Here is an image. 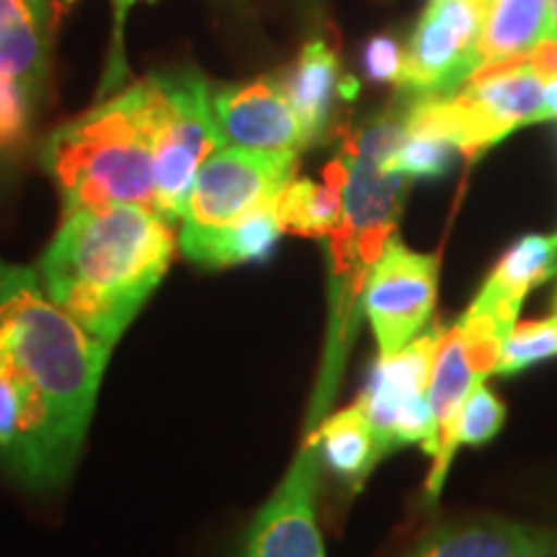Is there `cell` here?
I'll return each mask as SVG.
<instances>
[{
	"label": "cell",
	"mask_w": 557,
	"mask_h": 557,
	"mask_svg": "<svg viewBox=\"0 0 557 557\" xmlns=\"http://www.w3.org/2000/svg\"><path fill=\"white\" fill-rule=\"evenodd\" d=\"M54 0H0V75L39 99L50 70Z\"/></svg>",
	"instance_id": "obj_13"
},
{
	"label": "cell",
	"mask_w": 557,
	"mask_h": 557,
	"mask_svg": "<svg viewBox=\"0 0 557 557\" xmlns=\"http://www.w3.org/2000/svg\"><path fill=\"white\" fill-rule=\"evenodd\" d=\"M109 357L37 271L0 261V457L29 487L67 480Z\"/></svg>",
	"instance_id": "obj_1"
},
{
	"label": "cell",
	"mask_w": 557,
	"mask_h": 557,
	"mask_svg": "<svg viewBox=\"0 0 557 557\" xmlns=\"http://www.w3.org/2000/svg\"><path fill=\"white\" fill-rule=\"evenodd\" d=\"M318 468V436L310 431L287 478L248 527L238 557H325L315 513Z\"/></svg>",
	"instance_id": "obj_9"
},
{
	"label": "cell",
	"mask_w": 557,
	"mask_h": 557,
	"mask_svg": "<svg viewBox=\"0 0 557 557\" xmlns=\"http://www.w3.org/2000/svg\"><path fill=\"white\" fill-rule=\"evenodd\" d=\"M527 70L545 83L557 81V37L555 34H545L532 50L527 52Z\"/></svg>",
	"instance_id": "obj_25"
},
{
	"label": "cell",
	"mask_w": 557,
	"mask_h": 557,
	"mask_svg": "<svg viewBox=\"0 0 557 557\" xmlns=\"http://www.w3.org/2000/svg\"><path fill=\"white\" fill-rule=\"evenodd\" d=\"M447 329L434 325L416 336L393 357H380L367 382L361 406L372 421L380 455L421 444L429 455L436 451V421L429 403V382Z\"/></svg>",
	"instance_id": "obj_5"
},
{
	"label": "cell",
	"mask_w": 557,
	"mask_h": 557,
	"mask_svg": "<svg viewBox=\"0 0 557 557\" xmlns=\"http://www.w3.org/2000/svg\"><path fill=\"white\" fill-rule=\"evenodd\" d=\"M152 137L156 209L169 222L184 220L194 178L222 145L212 90L197 70H171L143 81Z\"/></svg>",
	"instance_id": "obj_4"
},
{
	"label": "cell",
	"mask_w": 557,
	"mask_h": 557,
	"mask_svg": "<svg viewBox=\"0 0 557 557\" xmlns=\"http://www.w3.org/2000/svg\"><path fill=\"white\" fill-rule=\"evenodd\" d=\"M292 109L302 124L305 145H315L323 139L331 124L333 96L338 86V58L329 41L312 39L302 47L295 65L282 75Z\"/></svg>",
	"instance_id": "obj_16"
},
{
	"label": "cell",
	"mask_w": 557,
	"mask_h": 557,
	"mask_svg": "<svg viewBox=\"0 0 557 557\" xmlns=\"http://www.w3.org/2000/svg\"><path fill=\"white\" fill-rule=\"evenodd\" d=\"M506 406L500 403L485 382H478L465 400L457 421V447H480L504 429Z\"/></svg>",
	"instance_id": "obj_22"
},
{
	"label": "cell",
	"mask_w": 557,
	"mask_h": 557,
	"mask_svg": "<svg viewBox=\"0 0 557 557\" xmlns=\"http://www.w3.org/2000/svg\"><path fill=\"white\" fill-rule=\"evenodd\" d=\"M320 462H325L344 483L359 487L380 462L377 436L361 403L341 410L315 431Z\"/></svg>",
	"instance_id": "obj_19"
},
{
	"label": "cell",
	"mask_w": 557,
	"mask_h": 557,
	"mask_svg": "<svg viewBox=\"0 0 557 557\" xmlns=\"http://www.w3.org/2000/svg\"><path fill=\"white\" fill-rule=\"evenodd\" d=\"M173 253V222L156 209L94 207L65 214L37 274L52 302L111 351L165 276Z\"/></svg>",
	"instance_id": "obj_2"
},
{
	"label": "cell",
	"mask_w": 557,
	"mask_h": 557,
	"mask_svg": "<svg viewBox=\"0 0 557 557\" xmlns=\"http://www.w3.org/2000/svg\"><path fill=\"white\" fill-rule=\"evenodd\" d=\"M135 3H137V0H114V21H116V41H114V47H120V52H122L124 18H127V11H129Z\"/></svg>",
	"instance_id": "obj_26"
},
{
	"label": "cell",
	"mask_w": 557,
	"mask_h": 557,
	"mask_svg": "<svg viewBox=\"0 0 557 557\" xmlns=\"http://www.w3.org/2000/svg\"><path fill=\"white\" fill-rule=\"evenodd\" d=\"M438 259L406 248L398 235L369 271L364 312L377 338L380 357H393L426 329L436 305Z\"/></svg>",
	"instance_id": "obj_7"
},
{
	"label": "cell",
	"mask_w": 557,
	"mask_h": 557,
	"mask_svg": "<svg viewBox=\"0 0 557 557\" xmlns=\"http://www.w3.org/2000/svg\"><path fill=\"white\" fill-rule=\"evenodd\" d=\"M545 116L547 120L557 116V81L545 86Z\"/></svg>",
	"instance_id": "obj_27"
},
{
	"label": "cell",
	"mask_w": 557,
	"mask_h": 557,
	"mask_svg": "<svg viewBox=\"0 0 557 557\" xmlns=\"http://www.w3.org/2000/svg\"><path fill=\"white\" fill-rule=\"evenodd\" d=\"M34 96L21 83L0 75V152L21 148L29 137Z\"/></svg>",
	"instance_id": "obj_23"
},
{
	"label": "cell",
	"mask_w": 557,
	"mask_h": 557,
	"mask_svg": "<svg viewBox=\"0 0 557 557\" xmlns=\"http://www.w3.org/2000/svg\"><path fill=\"white\" fill-rule=\"evenodd\" d=\"M39 160L58 186L65 214L109 205L156 209L143 81L54 129L41 143Z\"/></svg>",
	"instance_id": "obj_3"
},
{
	"label": "cell",
	"mask_w": 557,
	"mask_h": 557,
	"mask_svg": "<svg viewBox=\"0 0 557 557\" xmlns=\"http://www.w3.org/2000/svg\"><path fill=\"white\" fill-rule=\"evenodd\" d=\"M274 205L256 209V212L246 214L233 225L212 230V233L181 235V253L205 269H222L267 259L284 233Z\"/></svg>",
	"instance_id": "obj_15"
},
{
	"label": "cell",
	"mask_w": 557,
	"mask_h": 557,
	"mask_svg": "<svg viewBox=\"0 0 557 557\" xmlns=\"http://www.w3.org/2000/svg\"><path fill=\"white\" fill-rule=\"evenodd\" d=\"M555 308H557V299H555Z\"/></svg>",
	"instance_id": "obj_29"
},
{
	"label": "cell",
	"mask_w": 557,
	"mask_h": 557,
	"mask_svg": "<svg viewBox=\"0 0 557 557\" xmlns=\"http://www.w3.org/2000/svg\"><path fill=\"white\" fill-rule=\"evenodd\" d=\"M547 34L557 37V0H549V21H547Z\"/></svg>",
	"instance_id": "obj_28"
},
{
	"label": "cell",
	"mask_w": 557,
	"mask_h": 557,
	"mask_svg": "<svg viewBox=\"0 0 557 557\" xmlns=\"http://www.w3.org/2000/svg\"><path fill=\"white\" fill-rule=\"evenodd\" d=\"M406 557H557V529L500 517L451 519L423 534Z\"/></svg>",
	"instance_id": "obj_11"
},
{
	"label": "cell",
	"mask_w": 557,
	"mask_h": 557,
	"mask_svg": "<svg viewBox=\"0 0 557 557\" xmlns=\"http://www.w3.org/2000/svg\"><path fill=\"white\" fill-rule=\"evenodd\" d=\"M478 382H485L478 377V372L472 369V361L468 357V348H465L462 333H459L457 323L451 325L444 336L442 346H438L434 372H431L429 382V403L434 410L436 421V451L434 468L429 472L426 480V500L434 504L442 491L444 480H447L449 465L457 455V421L462 413L465 400L472 393V387Z\"/></svg>",
	"instance_id": "obj_12"
},
{
	"label": "cell",
	"mask_w": 557,
	"mask_h": 557,
	"mask_svg": "<svg viewBox=\"0 0 557 557\" xmlns=\"http://www.w3.org/2000/svg\"><path fill=\"white\" fill-rule=\"evenodd\" d=\"M367 75L377 83H398L403 73V50L389 34H377L364 47Z\"/></svg>",
	"instance_id": "obj_24"
},
{
	"label": "cell",
	"mask_w": 557,
	"mask_h": 557,
	"mask_svg": "<svg viewBox=\"0 0 557 557\" xmlns=\"http://www.w3.org/2000/svg\"><path fill=\"white\" fill-rule=\"evenodd\" d=\"M457 152L459 148L449 139L406 132L393 160H389V169L408 178H438L455 165Z\"/></svg>",
	"instance_id": "obj_21"
},
{
	"label": "cell",
	"mask_w": 557,
	"mask_h": 557,
	"mask_svg": "<svg viewBox=\"0 0 557 557\" xmlns=\"http://www.w3.org/2000/svg\"><path fill=\"white\" fill-rule=\"evenodd\" d=\"M295 171L297 152L220 148L194 178L181 235L212 233L274 205Z\"/></svg>",
	"instance_id": "obj_6"
},
{
	"label": "cell",
	"mask_w": 557,
	"mask_h": 557,
	"mask_svg": "<svg viewBox=\"0 0 557 557\" xmlns=\"http://www.w3.org/2000/svg\"><path fill=\"white\" fill-rule=\"evenodd\" d=\"M547 21L549 0H491L472 50L470 75L491 62L532 50L547 34Z\"/></svg>",
	"instance_id": "obj_18"
},
{
	"label": "cell",
	"mask_w": 557,
	"mask_h": 557,
	"mask_svg": "<svg viewBox=\"0 0 557 557\" xmlns=\"http://www.w3.org/2000/svg\"><path fill=\"white\" fill-rule=\"evenodd\" d=\"M557 271V235H524L506 250L480 289L472 308L491 312L504 329H517L521 302L529 289L547 282Z\"/></svg>",
	"instance_id": "obj_14"
},
{
	"label": "cell",
	"mask_w": 557,
	"mask_h": 557,
	"mask_svg": "<svg viewBox=\"0 0 557 557\" xmlns=\"http://www.w3.org/2000/svg\"><path fill=\"white\" fill-rule=\"evenodd\" d=\"M212 111L225 148L267 152H299L308 148L302 124L276 75L212 90Z\"/></svg>",
	"instance_id": "obj_10"
},
{
	"label": "cell",
	"mask_w": 557,
	"mask_h": 557,
	"mask_svg": "<svg viewBox=\"0 0 557 557\" xmlns=\"http://www.w3.org/2000/svg\"><path fill=\"white\" fill-rule=\"evenodd\" d=\"M348 163L338 156L323 173V184L310 178H292L276 197V214L284 233L329 238L344 218V186Z\"/></svg>",
	"instance_id": "obj_17"
},
{
	"label": "cell",
	"mask_w": 557,
	"mask_h": 557,
	"mask_svg": "<svg viewBox=\"0 0 557 557\" xmlns=\"http://www.w3.org/2000/svg\"><path fill=\"white\" fill-rule=\"evenodd\" d=\"M553 357H557V315L540 320V323L517 325L508 333L493 374H519Z\"/></svg>",
	"instance_id": "obj_20"
},
{
	"label": "cell",
	"mask_w": 557,
	"mask_h": 557,
	"mask_svg": "<svg viewBox=\"0 0 557 557\" xmlns=\"http://www.w3.org/2000/svg\"><path fill=\"white\" fill-rule=\"evenodd\" d=\"M491 0H429L403 50L398 86L413 96L451 94L468 81Z\"/></svg>",
	"instance_id": "obj_8"
}]
</instances>
